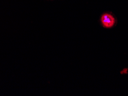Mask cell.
Instances as JSON below:
<instances>
[{"mask_svg":"<svg viewBox=\"0 0 128 96\" xmlns=\"http://www.w3.org/2000/svg\"><path fill=\"white\" fill-rule=\"evenodd\" d=\"M101 21L103 27L107 28H112L115 24V18L112 14L104 13L101 17Z\"/></svg>","mask_w":128,"mask_h":96,"instance_id":"6da1fadb","label":"cell"}]
</instances>
